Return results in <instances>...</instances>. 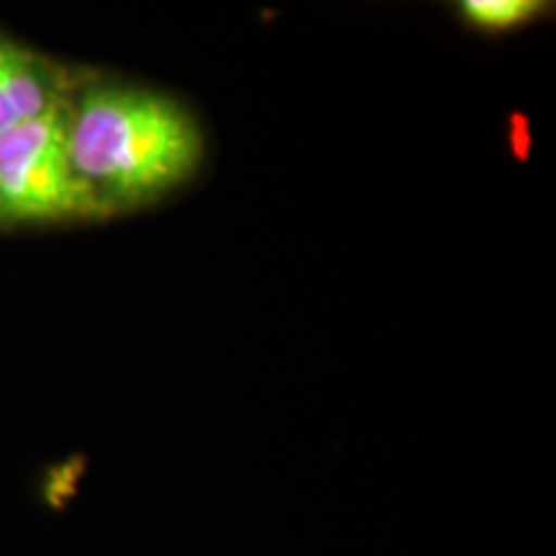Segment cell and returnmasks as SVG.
<instances>
[{
	"instance_id": "1",
	"label": "cell",
	"mask_w": 556,
	"mask_h": 556,
	"mask_svg": "<svg viewBox=\"0 0 556 556\" xmlns=\"http://www.w3.org/2000/svg\"><path fill=\"white\" fill-rule=\"evenodd\" d=\"M73 168L96 199L139 201L184 184L204 157L186 109L142 88H93L67 114Z\"/></svg>"
},
{
	"instance_id": "2",
	"label": "cell",
	"mask_w": 556,
	"mask_h": 556,
	"mask_svg": "<svg viewBox=\"0 0 556 556\" xmlns=\"http://www.w3.org/2000/svg\"><path fill=\"white\" fill-rule=\"evenodd\" d=\"M99 204L73 168L60 103L0 135V217L62 219L90 214Z\"/></svg>"
},
{
	"instance_id": "3",
	"label": "cell",
	"mask_w": 556,
	"mask_h": 556,
	"mask_svg": "<svg viewBox=\"0 0 556 556\" xmlns=\"http://www.w3.org/2000/svg\"><path fill=\"white\" fill-rule=\"evenodd\" d=\"M58 106L50 83L29 52L0 37V135Z\"/></svg>"
},
{
	"instance_id": "4",
	"label": "cell",
	"mask_w": 556,
	"mask_h": 556,
	"mask_svg": "<svg viewBox=\"0 0 556 556\" xmlns=\"http://www.w3.org/2000/svg\"><path fill=\"white\" fill-rule=\"evenodd\" d=\"M541 11H544V3H536V0H467L462 3V13L469 24L486 31L516 29L539 16Z\"/></svg>"
}]
</instances>
